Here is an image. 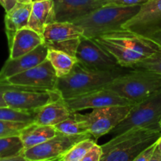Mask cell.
I'll return each instance as SVG.
<instances>
[{
  "mask_svg": "<svg viewBox=\"0 0 161 161\" xmlns=\"http://www.w3.org/2000/svg\"><path fill=\"white\" fill-rule=\"evenodd\" d=\"M19 3H31L29 0H17Z\"/></svg>",
  "mask_w": 161,
  "mask_h": 161,
  "instance_id": "74e56055",
  "label": "cell"
},
{
  "mask_svg": "<svg viewBox=\"0 0 161 161\" xmlns=\"http://www.w3.org/2000/svg\"><path fill=\"white\" fill-rule=\"evenodd\" d=\"M149 0H105V6H142Z\"/></svg>",
  "mask_w": 161,
  "mask_h": 161,
  "instance_id": "f546056e",
  "label": "cell"
},
{
  "mask_svg": "<svg viewBox=\"0 0 161 161\" xmlns=\"http://www.w3.org/2000/svg\"><path fill=\"white\" fill-rule=\"evenodd\" d=\"M150 161H161V154L158 152V150L157 149H156L155 152H154Z\"/></svg>",
  "mask_w": 161,
  "mask_h": 161,
  "instance_id": "d590c367",
  "label": "cell"
},
{
  "mask_svg": "<svg viewBox=\"0 0 161 161\" xmlns=\"http://www.w3.org/2000/svg\"><path fill=\"white\" fill-rule=\"evenodd\" d=\"M105 4V0H53L54 22L73 23Z\"/></svg>",
  "mask_w": 161,
  "mask_h": 161,
  "instance_id": "9a60e30c",
  "label": "cell"
},
{
  "mask_svg": "<svg viewBox=\"0 0 161 161\" xmlns=\"http://www.w3.org/2000/svg\"><path fill=\"white\" fill-rule=\"evenodd\" d=\"M161 91L133 105L125 119L110 133L119 135L133 128L160 126Z\"/></svg>",
  "mask_w": 161,
  "mask_h": 161,
  "instance_id": "8992f818",
  "label": "cell"
},
{
  "mask_svg": "<svg viewBox=\"0 0 161 161\" xmlns=\"http://www.w3.org/2000/svg\"><path fill=\"white\" fill-rule=\"evenodd\" d=\"M78 62L85 68L96 71L121 70L114 57L94 39L81 36L75 53Z\"/></svg>",
  "mask_w": 161,
  "mask_h": 161,
  "instance_id": "8fae6325",
  "label": "cell"
},
{
  "mask_svg": "<svg viewBox=\"0 0 161 161\" xmlns=\"http://www.w3.org/2000/svg\"><path fill=\"white\" fill-rule=\"evenodd\" d=\"M54 127L58 132L67 135L89 134L86 122L79 112H72L68 119L55 125Z\"/></svg>",
  "mask_w": 161,
  "mask_h": 161,
  "instance_id": "603a6c76",
  "label": "cell"
},
{
  "mask_svg": "<svg viewBox=\"0 0 161 161\" xmlns=\"http://www.w3.org/2000/svg\"><path fill=\"white\" fill-rule=\"evenodd\" d=\"M83 30L71 22H53L45 28L42 37L50 49L61 50L75 57Z\"/></svg>",
  "mask_w": 161,
  "mask_h": 161,
  "instance_id": "9c48e42d",
  "label": "cell"
},
{
  "mask_svg": "<svg viewBox=\"0 0 161 161\" xmlns=\"http://www.w3.org/2000/svg\"><path fill=\"white\" fill-rule=\"evenodd\" d=\"M24 145L19 135L0 138V159L22 154Z\"/></svg>",
  "mask_w": 161,
  "mask_h": 161,
  "instance_id": "d4e9b609",
  "label": "cell"
},
{
  "mask_svg": "<svg viewBox=\"0 0 161 161\" xmlns=\"http://www.w3.org/2000/svg\"><path fill=\"white\" fill-rule=\"evenodd\" d=\"M141 6H104L73 23L83 30V36L94 39L99 36L123 29L124 24L139 11Z\"/></svg>",
  "mask_w": 161,
  "mask_h": 161,
  "instance_id": "277c9868",
  "label": "cell"
},
{
  "mask_svg": "<svg viewBox=\"0 0 161 161\" xmlns=\"http://www.w3.org/2000/svg\"><path fill=\"white\" fill-rule=\"evenodd\" d=\"M34 119L35 113L17 110L8 106L0 108V120L31 124L34 123Z\"/></svg>",
  "mask_w": 161,
  "mask_h": 161,
  "instance_id": "484cf974",
  "label": "cell"
},
{
  "mask_svg": "<svg viewBox=\"0 0 161 161\" xmlns=\"http://www.w3.org/2000/svg\"><path fill=\"white\" fill-rule=\"evenodd\" d=\"M32 3H17L9 12L6 13L4 18L5 29L7 36L8 44L18 30L28 27L31 14Z\"/></svg>",
  "mask_w": 161,
  "mask_h": 161,
  "instance_id": "ffe728a7",
  "label": "cell"
},
{
  "mask_svg": "<svg viewBox=\"0 0 161 161\" xmlns=\"http://www.w3.org/2000/svg\"><path fill=\"white\" fill-rule=\"evenodd\" d=\"M161 136V126L133 128L102 145L101 161H133Z\"/></svg>",
  "mask_w": 161,
  "mask_h": 161,
  "instance_id": "7a4b0ae2",
  "label": "cell"
},
{
  "mask_svg": "<svg viewBox=\"0 0 161 161\" xmlns=\"http://www.w3.org/2000/svg\"><path fill=\"white\" fill-rule=\"evenodd\" d=\"M72 113L64 99L61 98L36 110L35 112L34 123L54 127L68 119Z\"/></svg>",
  "mask_w": 161,
  "mask_h": 161,
  "instance_id": "ac0fdd59",
  "label": "cell"
},
{
  "mask_svg": "<svg viewBox=\"0 0 161 161\" xmlns=\"http://www.w3.org/2000/svg\"><path fill=\"white\" fill-rule=\"evenodd\" d=\"M122 70H92L77 62L67 75L58 79L56 90L59 91L63 99L72 98L105 87L110 82L124 73Z\"/></svg>",
  "mask_w": 161,
  "mask_h": 161,
  "instance_id": "3957f363",
  "label": "cell"
},
{
  "mask_svg": "<svg viewBox=\"0 0 161 161\" xmlns=\"http://www.w3.org/2000/svg\"><path fill=\"white\" fill-rule=\"evenodd\" d=\"M57 134L58 131L53 126L31 123L20 131L19 137L23 143L25 149H28L45 142L54 137Z\"/></svg>",
  "mask_w": 161,
  "mask_h": 161,
  "instance_id": "44dd1931",
  "label": "cell"
},
{
  "mask_svg": "<svg viewBox=\"0 0 161 161\" xmlns=\"http://www.w3.org/2000/svg\"><path fill=\"white\" fill-rule=\"evenodd\" d=\"M149 39H150L151 40H153L154 42H156V43L161 48V30L153 33L152 36H149Z\"/></svg>",
  "mask_w": 161,
  "mask_h": 161,
  "instance_id": "e575fe53",
  "label": "cell"
},
{
  "mask_svg": "<svg viewBox=\"0 0 161 161\" xmlns=\"http://www.w3.org/2000/svg\"><path fill=\"white\" fill-rule=\"evenodd\" d=\"M4 100L9 108L35 113L44 105L62 98L58 90L48 91L17 86L5 91Z\"/></svg>",
  "mask_w": 161,
  "mask_h": 161,
  "instance_id": "52a82bcc",
  "label": "cell"
},
{
  "mask_svg": "<svg viewBox=\"0 0 161 161\" xmlns=\"http://www.w3.org/2000/svg\"><path fill=\"white\" fill-rule=\"evenodd\" d=\"M94 39L109 52L124 69H133L161 50L149 38L124 29L105 33Z\"/></svg>",
  "mask_w": 161,
  "mask_h": 161,
  "instance_id": "6da1fadb",
  "label": "cell"
},
{
  "mask_svg": "<svg viewBox=\"0 0 161 161\" xmlns=\"http://www.w3.org/2000/svg\"><path fill=\"white\" fill-rule=\"evenodd\" d=\"M105 88L135 105L161 91V75L146 69H133L119 75Z\"/></svg>",
  "mask_w": 161,
  "mask_h": 161,
  "instance_id": "5b68a950",
  "label": "cell"
},
{
  "mask_svg": "<svg viewBox=\"0 0 161 161\" xmlns=\"http://www.w3.org/2000/svg\"><path fill=\"white\" fill-rule=\"evenodd\" d=\"M58 79L53 66L46 59L39 65L13 75L3 82L15 86L53 91L56 90Z\"/></svg>",
  "mask_w": 161,
  "mask_h": 161,
  "instance_id": "4fadbf2b",
  "label": "cell"
},
{
  "mask_svg": "<svg viewBox=\"0 0 161 161\" xmlns=\"http://www.w3.org/2000/svg\"><path fill=\"white\" fill-rule=\"evenodd\" d=\"M96 142L97 140L94 138H88L79 142L58 161H80L96 144Z\"/></svg>",
  "mask_w": 161,
  "mask_h": 161,
  "instance_id": "cb8c5ba5",
  "label": "cell"
},
{
  "mask_svg": "<svg viewBox=\"0 0 161 161\" xmlns=\"http://www.w3.org/2000/svg\"><path fill=\"white\" fill-rule=\"evenodd\" d=\"M44 42L42 35L28 27L18 30L9 43L10 59L30 53Z\"/></svg>",
  "mask_w": 161,
  "mask_h": 161,
  "instance_id": "e0dca14e",
  "label": "cell"
},
{
  "mask_svg": "<svg viewBox=\"0 0 161 161\" xmlns=\"http://www.w3.org/2000/svg\"><path fill=\"white\" fill-rule=\"evenodd\" d=\"M64 100L71 112H80L89 108L94 109L111 105H134L114 91L105 87Z\"/></svg>",
  "mask_w": 161,
  "mask_h": 161,
  "instance_id": "5bb4252c",
  "label": "cell"
},
{
  "mask_svg": "<svg viewBox=\"0 0 161 161\" xmlns=\"http://www.w3.org/2000/svg\"><path fill=\"white\" fill-rule=\"evenodd\" d=\"M133 69H146L161 75V50L150 58L137 64Z\"/></svg>",
  "mask_w": 161,
  "mask_h": 161,
  "instance_id": "83f0119b",
  "label": "cell"
},
{
  "mask_svg": "<svg viewBox=\"0 0 161 161\" xmlns=\"http://www.w3.org/2000/svg\"><path fill=\"white\" fill-rule=\"evenodd\" d=\"M54 22L53 0H34L28 27L42 36L45 28Z\"/></svg>",
  "mask_w": 161,
  "mask_h": 161,
  "instance_id": "d6986e66",
  "label": "cell"
},
{
  "mask_svg": "<svg viewBox=\"0 0 161 161\" xmlns=\"http://www.w3.org/2000/svg\"><path fill=\"white\" fill-rule=\"evenodd\" d=\"M17 3H18L17 0H0V5L5 9L6 13L11 10Z\"/></svg>",
  "mask_w": 161,
  "mask_h": 161,
  "instance_id": "d6a6232c",
  "label": "cell"
},
{
  "mask_svg": "<svg viewBox=\"0 0 161 161\" xmlns=\"http://www.w3.org/2000/svg\"><path fill=\"white\" fill-rule=\"evenodd\" d=\"M28 124H30L0 120V138L19 135L20 131Z\"/></svg>",
  "mask_w": 161,
  "mask_h": 161,
  "instance_id": "4316f807",
  "label": "cell"
},
{
  "mask_svg": "<svg viewBox=\"0 0 161 161\" xmlns=\"http://www.w3.org/2000/svg\"><path fill=\"white\" fill-rule=\"evenodd\" d=\"M47 51L48 47L43 42L30 53L15 59L9 58L0 70V82L39 65L47 59Z\"/></svg>",
  "mask_w": 161,
  "mask_h": 161,
  "instance_id": "2e32d148",
  "label": "cell"
},
{
  "mask_svg": "<svg viewBox=\"0 0 161 161\" xmlns=\"http://www.w3.org/2000/svg\"><path fill=\"white\" fill-rule=\"evenodd\" d=\"M40 161H55V160H40Z\"/></svg>",
  "mask_w": 161,
  "mask_h": 161,
  "instance_id": "f35d334b",
  "label": "cell"
},
{
  "mask_svg": "<svg viewBox=\"0 0 161 161\" xmlns=\"http://www.w3.org/2000/svg\"><path fill=\"white\" fill-rule=\"evenodd\" d=\"M157 149L158 150V152L161 154V136L160 137V138L158 139V141H157Z\"/></svg>",
  "mask_w": 161,
  "mask_h": 161,
  "instance_id": "8d00e7d4",
  "label": "cell"
},
{
  "mask_svg": "<svg viewBox=\"0 0 161 161\" xmlns=\"http://www.w3.org/2000/svg\"><path fill=\"white\" fill-rule=\"evenodd\" d=\"M47 59L53 66L58 78L67 75L72 70L78 60L75 56L64 51L48 48Z\"/></svg>",
  "mask_w": 161,
  "mask_h": 161,
  "instance_id": "7402d4cb",
  "label": "cell"
},
{
  "mask_svg": "<svg viewBox=\"0 0 161 161\" xmlns=\"http://www.w3.org/2000/svg\"><path fill=\"white\" fill-rule=\"evenodd\" d=\"M29 1H30V2H31V3H32V2H33V1H34V0H29Z\"/></svg>",
  "mask_w": 161,
  "mask_h": 161,
  "instance_id": "ab89813d",
  "label": "cell"
},
{
  "mask_svg": "<svg viewBox=\"0 0 161 161\" xmlns=\"http://www.w3.org/2000/svg\"><path fill=\"white\" fill-rule=\"evenodd\" d=\"M16 86H17L9 84V83H6V82H0V108H2V107H7L6 102L4 100V97H3L5 91H6L9 89H11V88L16 87Z\"/></svg>",
  "mask_w": 161,
  "mask_h": 161,
  "instance_id": "1f68e13d",
  "label": "cell"
},
{
  "mask_svg": "<svg viewBox=\"0 0 161 161\" xmlns=\"http://www.w3.org/2000/svg\"><path fill=\"white\" fill-rule=\"evenodd\" d=\"M158 141V140H157ZM157 146V142L148 147L147 149H145L143 152H142L133 161H150L151 158H152L154 152H155Z\"/></svg>",
  "mask_w": 161,
  "mask_h": 161,
  "instance_id": "4dcf8cb0",
  "label": "cell"
},
{
  "mask_svg": "<svg viewBox=\"0 0 161 161\" xmlns=\"http://www.w3.org/2000/svg\"><path fill=\"white\" fill-rule=\"evenodd\" d=\"M133 105H111L94 108L91 113L82 114L87 126L88 133L96 140L110 133L125 119Z\"/></svg>",
  "mask_w": 161,
  "mask_h": 161,
  "instance_id": "ba28073f",
  "label": "cell"
},
{
  "mask_svg": "<svg viewBox=\"0 0 161 161\" xmlns=\"http://www.w3.org/2000/svg\"><path fill=\"white\" fill-rule=\"evenodd\" d=\"M160 126H161V121H160Z\"/></svg>",
  "mask_w": 161,
  "mask_h": 161,
  "instance_id": "60d3db41",
  "label": "cell"
},
{
  "mask_svg": "<svg viewBox=\"0 0 161 161\" xmlns=\"http://www.w3.org/2000/svg\"><path fill=\"white\" fill-rule=\"evenodd\" d=\"M122 28L149 38L161 30V0H149L139 11L124 24Z\"/></svg>",
  "mask_w": 161,
  "mask_h": 161,
  "instance_id": "7c38bea8",
  "label": "cell"
},
{
  "mask_svg": "<svg viewBox=\"0 0 161 161\" xmlns=\"http://www.w3.org/2000/svg\"><path fill=\"white\" fill-rule=\"evenodd\" d=\"M88 138L94 137L91 134L67 135L58 132L54 137L45 142L25 149L22 154L29 161L59 160L72 146Z\"/></svg>",
  "mask_w": 161,
  "mask_h": 161,
  "instance_id": "30bf717a",
  "label": "cell"
},
{
  "mask_svg": "<svg viewBox=\"0 0 161 161\" xmlns=\"http://www.w3.org/2000/svg\"><path fill=\"white\" fill-rule=\"evenodd\" d=\"M0 161H29L28 159L24 157L23 154H20L17 156H14V157H5V158H1Z\"/></svg>",
  "mask_w": 161,
  "mask_h": 161,
  "instance_id": "836d02e7",
  "label": "cell"
},
{
  "mask_svg": "<svg viewBox=\"0 0 161 161\" xmlns=\"http://www.w3.org/2000/svg\"><path fill=\"white\" fill-rule=\"evenodd\" d=\"M103 154L102 146L96 143L80 161H101Z\"/></svg>",
  "mask_w": 161,
  "mask_h": 161,
  "instance_id": "f1b7e54d",
  "label": "cell"
}]
</instances>
